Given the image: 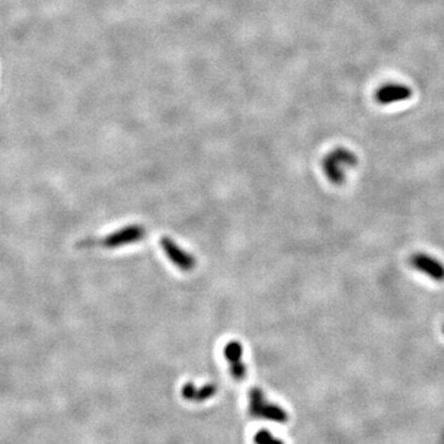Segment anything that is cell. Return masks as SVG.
Masks as SVG:
<instances>
[{
  "label": "cell",
  "mask_w": 444,
  "mask_h": 444,
  "mask_svg": "<svg viewBox=\"0 0 444 444\" xmlns=\"http://www.w3.org/2000/svg\"><path fill=\"white\" fill-rule=\"evenodd\" d=\"M358 158L344 147H338L323 158V169L328 181L340 186L346 181L347 171L356 166Z\"/></svg>",
  "instance_id": "1"
},
{
  "label": "cell",
  "mask_w": 444,
  "mask_h": 444,
  "mask_svg": "<svg viewBox=\"0 0 444 444\" xmlns=\"http://www.w3.org/2000/svg\"><path fill=\"white\" fill-rule=\"evenodd\" d=\"M248 410L253 417L262 420L273 421L278 424H285L289 420L288 412L283 407L269 401L260 389L249 391Z\"/></svg>",
  "instance_id": "2"
},
{
  "label": "cell",
  "mask_w": 444,
  "mask_h": 444,
  "mask_svg": "<svg viewBox=\"0 0 444 444\" xmlns=\"http://www.w3.org/2000/svg\"><path fill=\"white\" fill-rule=\"evenodd\" d=\"M409 262L412 268L420 273L425 274L432 280L438 283L444 282V264L432 254L417 252L411 256Z\"/></svg>",
  "instance_id": "3"
},
{
  "label": "cell",
  "mask_w": 444,
  "mask_h": 444,
  "mask_svg": "<svg viewBox=\"0 0 444 444\" xmlns=\"http://www.w3.org/2000/svg\"><path fill=\"white\" fill-rule=\"evenodd\" d=\"M412 97V90L410 87L404 84L390 83L381 85L376 90V99L381 105H390V104L405 102Z\"/></svg>",
  "instance_id": "4"
},
{
  "label": "cell",
  "mask_w": 444,
  "mask_h": 444,
  "mask_svg": "<svg viewBox=\"0 0 444 444\" xmlns=\"http://www.w3.org/2000/svg\"><path fill=\"white\" fill-rule=\"evenodd\" d=\"M143 234H145V229L141 226H130V227H126L121 231H117L112 236H108L107 239H104L98 244L104 246L105 248H115V247H119L122 244H132V242L140 241V239H143Z\"/></svg>",
  "instance_id": "5"
},
{
  "label": "cell",
  "mask_w": 444,
  "mask_h": 444,
  "mask_svg": "<svg viewBox=\"0 0 444 444\" xmlns=\"http://www.w3.org/2000/svg\"><path fill=\"white\" fill-rule=\"evenodd\" d=\"M162 246H163V249L168 256V258L171 259L178 268L186 270V272L194 268L196 259L193 258V256L191 254L186 253L183 249L179 248V246H176L171 239H162Z\"/></svg>",
  "instance_id": "6"
},
{
  "label": "cell",
  "mask_w": 444,
  "mask_h": 444,
  "mask_svg": "<svg viewBox=\"0 0 444 444\" xmlns=\"http://www.w3.org/2000/svg\"><path fill=\"white\" fill-rule=\"evenodd\" d=\"M224 356L229 363V371L236 380H242L246 376V366L242 363V348L237 342L229 343L224 348Z\"/></svg>",
  "instance_id": "7"
},
{
  "label": "cell",
  "mask_w": 444,
  "mask_h": 444,
  "mask_svg": "<svg viewBox=\"0 0 444 444\" xmlns=\"http://www.w3.org/2000/svg\"><path fill=\"white\" fill-rule=\"evenodd\" d=\"M216 391H217V388L214 384H205V385L198 388L194 384L189 383L183 388L181 394L186 400L191 401V402H203V401L208 400L215 395Z\"/></svg>",
  "instance_id": "8"
},
{
  "label": "cell",
  "mask_w": 444,
  "mask_h": 444,
  "mask_svg": "<svg viewBox=\"0 0 444 444\" xmlns=\"http://www.w3.org/2000/svg\"><path fill=\"white\" fill-rule=\"evenodd\" d=\"M254 443L256 444H284L283 440L268 430H260L254 435Z\"/></svg>",
  "instance_id": "9"
},
{
  "label": "cell",
  "mask_w": 444,
  "mask_h": 444,
  "mask_svg": "<svg viewBox=\"0 0 444 444\" xmlns=\"http://www.w3.org/2000/svg\"><path fill=\"white\" fill-rule=\"evenodd\" d=\"M443 333H444V326H443Z\"/></svg>",
  "instance_id": "10"
}]
</instances>
